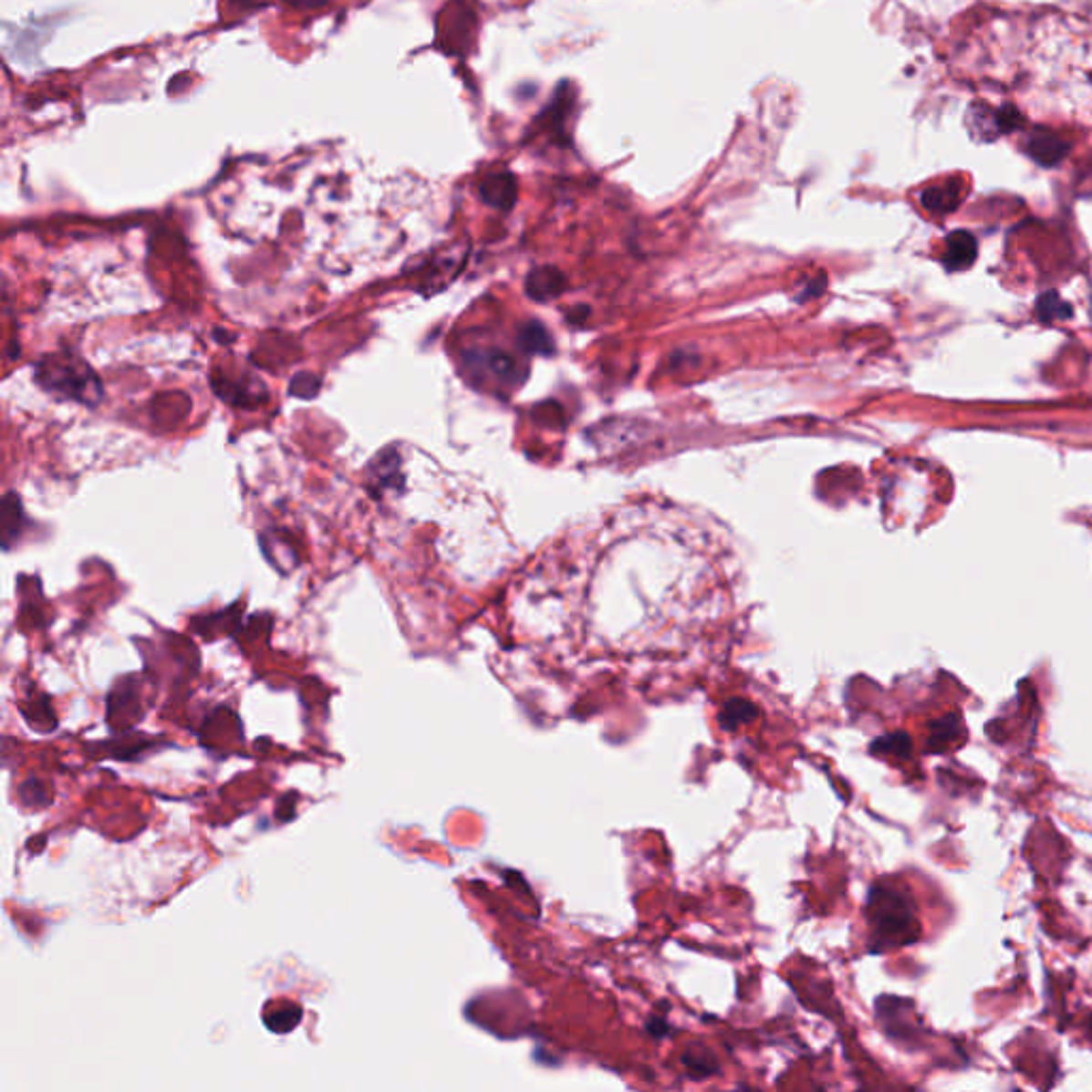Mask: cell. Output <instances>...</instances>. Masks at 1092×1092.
<instances>
[{"mask_svg": "<svg viewBox=\"0 0 1092 1092\" xmlns=\"http://www.w3.org/2000/svg\"><path fill=\"white\" fill-rule=\"evenodd\" d=\"M572 109H574V88L567 84V81H564V84L557 88V92L553 94L551 103L546 105V109L542 111L538 118H536V124H538L542 130H546L557 143L570 145V141H567V118H570Z\"/></svg>", "mask_w": 1092, "mask_h": 1092, "instance_id": "obj_2", "label": "cell"}, {"mask_svg": "<svg viewBox=\"0 0 1092 1092\" xmlns=\"http://www.w3.org/2000/svg\"><path fill=\"white\" fill-rule=\"evenodd\" d=\"M864 915L870 928V952L875 954L920 941L918 905L911 889L905 886L894 881L873 883L867 894Z\"/></svg>", "mask_w": 1092, "mask_h": 1092, "instance_id": "obj_1", "label": "cell"}, {"mask_svg": "<svg viewBox=\"0 0 1092 1092\" xmlns=\"http://www.w3.org/2000/svg\"><path fill=\"white\" fill-rule=\"evenodd\" d=\"M1024 151L1041 167H1056L1071 151V141L1058 137L1056 132L1037 129L1024 139Z\"/></svg>", "mask_w": 1092, "mask_h": 1092, "instance_id": "obj_3", "label": "cell"}, {"mask_svg": "<svg viewBox=\"0 0 1092 1092\" xmlns=\"http://www.w3.org/2000/svg\"><path fill=\"white\" fill-rule=\"evenodd\" d=\"M870 754L909 757V754H911V738L905 732H892V734L879 736L870 743Z\"/></svg>", "mask_w": 1092, "mask_h": 1092, "instance_id": "obj_10", "label": "cell"}, {"mask_svg": "<svg viewBox=\"0 0 1092 1092\" xmlns=\"http://www.w3.org/2000/svg\"><path fill=\"white\" fill-rule=\"evenodd\" d=\"M943 265L950 271H964L975 263L977 258V244L975 237L967 231H956L945 239V252H943Z\"/></svg>", "mask_w": 1092, "mask_h": 1092, "instance_id": "obj_4", "label": "cell"}, {"mask_svg": "<svg viewBox=\"0 0 1092 1092\" xmlns=\"http://www.w3.org/2000/svg\"><path fill=\"white\" fill-rule=\"evenodd\" d=\"M301 1015H303V1012L299 1007L276 1009L274 1015H267V1026L276 1033H288L290 1028L296 1026V1022L301 1020Z\"/></svg>", "mask_w": 1092, "mask_h": 1092, "instance_id": "obj_11", "label": "cell"}, {"mask_svg": "<svg viewBox=\"0 0 1092 1092\" xmlns=\"http://www.w3.org/2000/svg\"><path fill=\"white\" fill-rule=\"evenodd\" d=\"M681 1063H683L687 1076L693 1077V1079L712 1077V1076H717L719 1071H722V1066H719L715 1054L709 1052L702 1045L687 1047V1050L683 1052V1056H681Z\"/></svg>", "mask_w": 1092, "mask_h": 1092, "instance_id": "obj_8", "label": "cell"}, {"mask_svg": "<svg viewBox=\"0 0 1092 1092\" xmlns=\"http://www.w3.org/2000/svg\"><path fill=\"white\" fill-rule=\"evenodd\" d=\"M757 717H760V709H757L751 700L730 698L728 702L723 704L722 712H719V723H722V728L725 732H734L744 723L755 722Z\"/></svg>", "mask_w": 1092, "mask_h": 1092, "instance_id": "obj_7", "label": "cell"}, {"mask_svg": "<svg viewBox=\"0 0 1092 1092\" xmlns=\"http://www.w3.org/2000/svg\"><path fill=\"white\" fill-rule=\"evenodd\" d=\"M958 736L964 738L961 715H948L939 719L937 723H932L931 736H928V751H931V754H943V749L954 744Z\"/></svg>", "mask_w": 1092, "mask_h": 1092, "instance_id": "obj_9", "label": "cell"}, {"mask_svg": "<svg viewBox=\"0 0 1092 1092\" xmlns=\"http://www.w3.org/2000/svg\"><path fill=\"white\" fill-rule=\"evenodd\" d=\"M920 201L928 212L939 213V216H945V213L954 212L956 207L961 205L962 188L958 186L954 180H952V182H948V184L926 188V191L921 192Z\"/></svg>", "mask_w": 1092, "mask_h": 1092, "instance_id": "obj_6", "label": "cell"}, {"mask_svg": "<svg viewBox=\"0 0 1092 1092\" xmlns=\"http://www.w3.org/2000/svg\"><path fill=\"white\" fill-rule=\"evenodd\" d=\"M1088 1035H1090V1039H1092V1018H1090V1022H1088Z\"/></svg>", "mask_w": 1092, "mask_h": 1092, "instance_id": "obj_14", "label": "cell"}, {"mask_svg": "<svg viewBox=\"0 0 1092 1092\" xmlns=\"http://www.w3.org/2000/svg\"><path fill=\"white\" fill-rule=\"evenodd\" d=\"M288 3H293V5H309V0H288Z\"/></svg>", "mask_w": 1092, "mask_h": 1092, "instance_id": "obj_13", "label": "cell"}, {"mask_svg": "<svg viewBox=\"0 0 1092 1092\" xmlns=\"http://www.w3.org/2000/svg\"><path fill=\"white\" fill-rule=\"evenodd\" d=\"M645 1028H647V1033L653 1035L655 1039H664V1037H668V1035L672 1033V1028H671V1024H668V1020L660 1018V1015H651V1018L647 1020V1026Z\"/></svg>", "mask_w": 1092, "mask_h": 1092, "instance_id": "obj_12", "label": "cell"}, {"mask_svg": "<svg viewBox=\"0 0 1092 1092\" xmlns=\"http://www.w3.org/2000/svg\"><path fill=\"white\" fill-rule=\"evenodd\" d=\"M516 192H519L516 191V180L515 175L508 172L491 173L481 184V197L484 199V203L497 207V210H508V207H513L516 201Z\"/></svg>", "mask_w": 1092, "mask_h": 1092, "instance_id": "obj_5", "label": "cell"}]
</instances>
